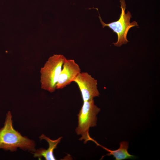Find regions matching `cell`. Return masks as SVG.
Listing matches in <instances>:
<instances>
[{
  "instance_id": "6da1fadb",
  "label": "cell",
  "mask_w": 160,
  "mask_h": 160,
  "mask_svg": "<svg viewBox=\"0 0 160 160\" xmlns=\"http://www.w3.org/2000/svg\"><path fill=\"white\" fill-rule=\"evenodd\" d=\"M35 146L33 140L22 136L14 128L11 113L9 111L6 115L4 127L0 129V148L12 152L20 148L34 152L36 150Z\"/></svg>"
},
{
  "instance_id": "7a4b0ae2",
  "label": "cell",
  "mask_w": 160,
  "mask_h": 160,
  "mask_svg": "<svg viewBox=\"0 0 160 160\" xmlns=\"http://www.w3.org/2000/svg\"><path fill=\"white\" fill-rule=\"evenodd\" d=\"M100 110L95 104L94 99L83 102L78 114V124L75 131L77 135L81 136L79 140H84V143L89 140L95 141L90 136L89 130L96 125L97 116Z\"/></svg>"
},
{
  "instance_id": "3957f363",
  "label": "cell",
  "mask_w": 160,
  "mask_h": 160,
  "mask_svg": "<svg viewBox=\"0 0 160 160\" xmlns=\"http://www.w3.org/2000/svg\"><path fill=\"white\" fill-rule=\"evenodd\" d=\"M66 58L63 55L56 54L48 59L40 71L41 89L51 93L55 92Z\"/></svg>"
},
{
  "instance_id": "277c9868",
  "label": "cell",
  "mask_w": 160,
  "mask_h": 160,
  "mask_svg": "<svg viewBox=\"0 0 160 160\" xmlns=\"http://www.w3.org/2000/svg\"><path fill=\"white\" fill-rule=\"evenodd\" d=\"M120 2L121 11L119 19L116 21L108 24L105 23L103 21L98 9H96L99 13L98 17L103 28L108 26L113 30V32L116 33L118 36L117 41L116 42L113 43V44L118 47H121L122 44H126L129 42L127 38L129 31L132 27L138 26L137 23L135 21L131 23L130 22L132 16L129 11L127 13H125L126 5L125 0H120Z\"/></svg>"
},
{
  "instance_id": "5b68a950",
  "label": "cell",
  "mask_w": 160,
  "mask_h": 160,
  "mask_svg": "<svg viewBox=\"0 0 160 160\" xmlns=\"http://www.w3.org/2000/svg\"><path fill=\"white\" fill-rule=\"evenodd\" d=\"M81 92L83 102L98 97L97 80L87 72H81L73 80Z\"/></svg>"
},
{
  "instance_id": "8992f818",
  "label": "cell",
  "mask_w": 160,
  "mask_h": 160,
  "mask_svg": "<svg viewBox=\"0 0 160 160\" xmlns=\"http://www.w3.org/2000/svg\"><path fill=\"white\" fill-rule=\"evenodd\" d=\"M81 72L79 65L73 59L64 60L56 86V89H62L69 85Z\"/></svg>"
},
{
  "instance_id": "52a82bcc",
  "label": "cell",
  "mask_w": 160,
  "mask_h": 160,
  "mask_svg": "<svg viewBox=\"0 0 160 160\" xmlns=\"http://www.w3.org/2000/svg\"><path fill=\"white\" fill-rule=\"evenodd\" d=\"M41 140L44 139L48 143L49 147L46 150L41 148L32 153L34 154V157H38L39 159L44 157L46 160H56L54 155V151L57 147L58 144L60 142L62 137H60L55 140H52L49 137L42 134L40 137Z\"/></svg>"
},
{
  "instance_id": "ba28073f",
  "label": "cell",
  "mask_w": 160,
  "mask_h": 160,
  "mask_svg": "<svg viewBox=\"0 0 160 160\" xmlns=\"http://www.w3.org/2000/svg\"><path fill=\"white\" fill-rule=\"evenodd\" d=\"M128 142L123 141L120 143L119 148L116 150H111L102 147L105 150L108 152L106 155L112 156L116 160H122L127 159H134L136 157L129 154L128 151Z\"/></svg>"
}]
</instances>
